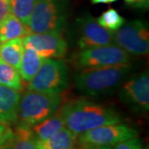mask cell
<instances>
[{
	"label": "cell",
	"mask_w": 149,
	"mask_h": 149,
	"mask_svg": "<svg viewBox=\"0 0 149 149\" xmlns=\"http://www.w3.org/2000/svg\"><path fill=\"white\" fill-rule=\"evenodd\" d=\"M65 24V14L59 0H37L27 29L30 33H61Z\"/></svg>",
	"instance_id": "8992f818"
},
{
	"label": "cell",
	"mask_w": 149,
	"mask_h": 149,
	"mask_svg": "<svg viewBox=\"0 0 149 149\" xmlns=\"http://www.w3.org/2000/svg\"><path fill=\"white\" fill-rule=\"evenodd\" d=\"M129 54L113 44L81 50L72 57V64L80 70L129 64Z\"/></svg>",
	"instance_id": "5b68a950"
},
{
	"label": "cell",
	"mask_w": 149,
	"mask_h": 149,
	"mask_svg": "<svg viewBox=\"0 0 149 149\" xmlns=\"http://www.w3.org/2000/svg\"><path fill=\"white\" fill-rule=\"evenodd\" d=\"M58 110L65 127L77 136L85 131L119 123L123 120L115 109L83 98L65 102Z\"/></svg>",
	"instance_id": "6da1fadb"
},
{
	"label": "cell",
	"mask_w": 149,
	"mask_h": 149,
	"mask_svg": "<svg viewBox=\"0 0 149 149\" xmlns=\"http://www.w3.org/2000/svg\"><path fill=\"white\" fill-rule=\"evenodd\" d=\"M118 99L137 113L149 109V74L148 70L136 74L123 83L118 91Z\"/></svg>",
	"instance_id": "9c48e42d"
},
{
	"label": "cell",
	"mask_w": 149,
	"mask_h": 149,
	"mask_svg": "<svg viewBox=\"0 0 149 149\" xmlns=\"http://www.w3.org/2000/svg\"><path fill=\"white\" fill-rule=\"evenodd\" d=\"M8 128H9V127H8V124L0 123V139L3 138V136L5 134Z\"/></svg>",
	"instance_id": "4316f807"
},
{
	"label": "cell",
	"mask_w": 149,
	"mask_h": 149,
	"mask_svg": "<svg viewBox=\"0 0 149 149\" xmlns=\"http://www.w3.org/2000/svg\"><path fill=\"white\" fill-rule=\"evenodd\" d=\"M128 3H132V2H133V0H125Z\"/></svg>",
	"instance_id": "f1b7e54d"
},
{
	"label": "cell",
	"mask_w": 149,
	"mask_h": 149,
	"mask_svg": "<svg viewBox=\"0 0 149 149\" xmlns=\"http://www.w3.org/2000/svg\"><path fill=\"white\" fill-rule=\"evenodd\" d=\"M92 3L97 4V3H108L109 1L108 0H91Z\"/></svg>",
	"instance_id": "83f0119b"
},
{
	"label": "cell",
	"mask_w": 149,
	"mask_h": 149,
	"mask_svg": "<svg viewBox=\"0 0 149 149\" xmlns=\"http://www.w3.org/2000/svg\"><path fill=\"white\" fill-rule=\"evenodd\" d=\"M12 135H13V130L9 128L5 134L3 136V138L0 139V149H10Z\"/></svg>",
	"instance_id": "603a6c76"
},
{
	"label": "cell",
	"mask_w": 149,
	"mask_h": 149,
	"mask_svg": "<svg viewBox=\"0 0 149 149\" xmlns=\"http://www.w3.org/2000/svg\"><path fill=\"white\" fill-rule=\"evenodd\" d=\"M45 59L32 48H25L22 56L19 73L22 79L29 82L37 74Z\"/></svg>",
	"instance_id": "9a60e30c"
},
{
	"label": "cell",
	"mask_w": 149,
	"mask_h": 149,
	"mask_svg": "<svg viewBox=\"0 0 149 149\" xmlns=\"http://www.w3.org/2000/svg\"><path fill=\"white\" fill-rule=\"evenodd\" d=\"M23 51L24 46L22 37L0 43V57L17 70L20 68Z\"/></svg>",
	"instance_id": "2e32d148"
},
{
	"label": "cell",
	"mask_w": 149,
	"mask_h": 149,
	"mask_svg": "<svg viewBox=\"0 0 149 149\" xmlns=\"http://www.w3.org/2000/svg\"><path fill=\"white\" fill-rule=\"evenodd\" d=\"M83 149H114L113 145H99V146H80Z\"/></svg>",
	"instance_id": "484cf974"
},
{
	"label": "cell",
	"mask_w": 149,
	"mask_h": 149,
	"mask_svg": "<svg viewBox=\"0 0 149 149\" xmlns=\"http://www.w3.org/2000/svg\"><path fill=\"white\" fill-rule=\"evenodd\" d=\"M63 128H65V124L59 110L42 122L31 127L37 140L49 139Z\"/></svg>",
	"instance_id": "e0dca14e"
},
{
	"label": "cell",
	"mask_w": 149,
	"mask_h": 149,
	"mask_svg": "<svg viewBox=\"0 0 149 149\" xmlns=\"http://www.w3.org/2000/svg\"><path fill=\"white\" fill-rule=\"evenodd\" d=\"M78 136L65 127L45 140H37V149H74Z\"/></svg>",
	"instance_id": "4fadbf2b"
},
{
	"label": "cell",
	"mask_w": 149,
	"mask_h": 149,
	"mask_svg": "<svg viewBox=\"0 0 149 149\" xmlns=\"http://www.w3.org/2000/svg\"><path fill=\"white\" fill-rule=\"evenodd\" d=\"M131 4L137 8L148 9L149 7V0H133Z\"/></svg>",
	"instance_id": "d4e9b609"
},
{
	"label": "cell",
	"mask_w": 149,
	"mask_h": 149,
	"mask_svg": "<svg viewBox=\"0 0 149 149\" xmlns=\"http://www.w3.org/2000/svg\"><path fill=\"white\" fill-rule=\"evenodd\" d=\"M113 42L130 55L139 56L148 55L149 51L148 23L139 19L126 22L114 32Z\"/></svg>",
	"instance_id": "52a82bcc"
},
{
	"label": "cell",
	"mask_w": 149,
	"mask_h": 149,
	"mask_svg": "<svg viewBox=\"0 0 149 149\" xmlns=\"http://www.w3.org/2000/svg\"><path fill=\"white\" fill-rule=\"evenodd\" d=\"M22 80L19 71L0 57V85L21 91L23 87Z\"/></svg>",
	"instance_id": "d6986e66"
},
{
	"label": "cell",
	"mask_w": 149,
	"mask_h": 149,
	"mask_svg": "<svg viewBox=\"0 0 149 149\" xmlns=\"http://www.w3.org/2000/svg\"><path fill=\"white\" fill-rule=\"evenodd\" d=\"M75 149H83L82 148H75Z\"/></svg>",
	"instance_id": "4dcf8cb0"
},
{
	"label": "cell",
	"mask_w": 149,
	"mask_h": 149,
	"mask_svg": "<svg viewBox=\"0 0 149 149\" xmlns=\"http://www.w3.org/2000/svg\"><path fill=\"white\" fill-rule=\"evenodd\" d=\"M114 149H143L141 141L137 137L127 139L113 145Z\"/></svg>",
	"instance_id": "7402d4cb"
},
{
	"label": "cell",
	"mask_w": 149,
	"mask_h": 149,
	"mask_svg": "<svg viewBox=\"0 0 149 149\" xmlns=\"http://www.w3.org/2000/svg\"><path fill=\"white\" fill-rule=\"evenodd\" d=\"M10 13L9 0H0V22Z\"/></svg>",
	"instance_id": "cb8c5ba5"
},
{
	"label": "cell",
	"mask_w": 149,
	"mask_h": 149,
	"mask_svg": "<svg viewBox=\"0 0 149 149\" xmlns=\"http://www.w3.org/2000/svg\"><path fill=\"white\" fill-rule=\"evenodd\" d=\"M62 102L61 95L28 91L21 96L18 104V120L32 127L53 115Z\"/></svg>",
	"instance_id": "3957f363"
},
{
	"label": "cell",
	"mask_w": 149,
	"mask_h": 149,
	"mask_svg": "<svg viewBox=\"0 0 149 149\" xmlns=\"http://www.w3.org/2000/svg\"><path fill=\"white\" fill-rule=\"evenodd\" d=\"M21 94L0 85V123L12 124L18 121V104Z\"/></svg>",
	"instance_id": "7c38bea8"
},
{
	"label": "cell",
	"mask_w": 149,
	"mask_h": 149,
	"mask_svg": "<svg viewBox=\"0 0 149 149\" xmlns=\"http://www.w3.org/2000/svg\"><path fill=\"white\" fill-rule=\"evenodd\" d=\"M96 21L102 27L110 31H117L124 24L125 20L113 8H109L99 17Z\"/></svg>",
	"instance_id": "44dd1931"
},
{
	"label": "cell",
	"mask_w": 149,
	"mask_h": 149,
	"mask_svg": "<svg viewBox=\"0 0 149 149\" xmlns=\"http://www.w3.org/2000/svg\"><path fill=\"white\" fill-rule=\"evenodd\" d=\"M68 68L60 58H47L29 81L28 91L61 95L68 86Z\"/></svg>",
	"instance_id": "277c9868"
},
{
	"label": "cell",
	"mask_w": 149,
	"mask_h": 149,
	"mask_svg": "<svg viewBox=\"0 0 149 149\" xmlns=\"http://www.w3.org/2000/svg\"><path fill=\"white\" fill-rule=\"evenodd\" d=\"M131 68L129 64H124L83 70L74 75V84L78 91L87 95H107L122 85Z\"/></svg>",
	"instance_id": "7a4b0ae2"
},
{
	"label": "cell",
	"mask_w": 149,
	"mask_h": 149,
	"mask_svg": "<svg viewBox=\"0 0 149 149\" xmlns=\"http://www.w3.org/2000/svg\"><path fill=\"white\" fill-rule=\"evenodd\" d=\"M24 48H32L44 59L62 58L67 52V43L57 32L30 33L22 38Z\"/></svg>",
	"instance_id": "8fae6325"
},
{
	"label": "cell",
	"mask_w": 149,
	"mask_h": 149,
	"mask_svg": "<svg viewBox=\"0 0 149 149\" xmlns=\"http://www.w3.org/2000/svg\"><path fill=\"white\" fill-rule=\"evenodd\" d=\"M36 143L37 139L31 127L19 123L13 130L10 149H37Z\"/></svg>",
	"instance_id": "ac0fdd59"
},
{
	"label": "cell",
	"mask_w": 149,
	"mask_h": 149,
	"mask_svg": "<svg viewBox=\"0 0 149 149\" xmlns=\"http://www.w3.org/2000/svg\"><path fill=\"white\" fill-rule=\"evenodd\" d=\"M37 0H9L10 13L27 26Z\"/></svg>",
	"instance_id": "ffe728a7"
},
{
	"label": "cell",
	"mask_w": 149,
	"mask_h": 149,
	"mask_svg": "<svg viewBox=\"0 0 149 149\" xmlns=\"http://www.w3.org/2000/svg\"><path fill=\"white\" fill-rule=\"evenodd\" d=\"M138 135V131L132 127L123 123H115L85 131L79 134L77 139L80 146L114 145L124 140L136 138Z\"/></svg>",
	"instance_id": "ba28073f"
},
{
	"label": "cell",
	"mask_w": 149,
	"mask_h": 149,
	"mask_svg": "<svg viewBox=\"0 0 149 149\" xmlns=\"http://www.w3.org/2000/svg\"><path fill=\"white\" fill-rule=\"evenodd\" d=\"M108 1H109V3H113V2H115L117 0H108Z\"/></svg>",
	"instance_id": "f546056e"
},
{
	"label": "cell",
	"mask_w": 149,
	"mask_h": 149,
	"mask_svg": "<svg viewBox=\"0 0 149 149\" xmlns=\"http://www.w3.org/2000/svg\"><path fill=\"white\" fill-rule=\"evenodd\" d=\"M77 45L80 50L113 43L114 32L102 27L90 14L77 19Z\"/></svg>",
	"instance_id": "30bf717a"
},
{
	"label": "cell",
	"mask_w": 149,
	"mask_h": 149,
	"mask_svg": "<svg viewBox=\"0 0 149 149\" xmlns=\"http://www.w3.org/2000/svg\"><path fill=\"white\" fill-rule=\"evenodd\" d=\"M28 34L29 32L27 26L22 24V22L11 13L0 22V43L17 37H25Z\"/></svg>",
	"instance_id": "5bb4252c"
}]
</instances>
